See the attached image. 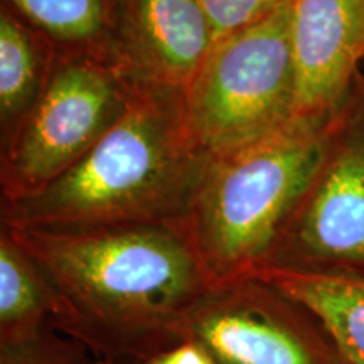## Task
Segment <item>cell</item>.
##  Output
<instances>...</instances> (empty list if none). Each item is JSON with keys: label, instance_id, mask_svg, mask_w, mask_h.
<instances>
[{"label": "cell", "instance_id": "cell-5", "mask_svg": "<svg viewBox=\"0 0 364 364\" xmlns=\"http://www.w3.org/2000/svg\"><path fill=\"white\" fill-rule=\"evenodd\" d=\"M136 86L113 63L58 53L38 102L0 139V203L38 193L78 164L129 110Z\"/></svg>", "mask_w": 364, "mask_h": 364}, {"label": "cell", "instance_id": "cell-1", "mask_svg": "<svg viewBox=\"0 0 364 364\" xmlns=\"http://www.w3.org/2000/svg\"><path fill=\"white\" fill-rule=\"evenodd\" d=\"M7 228L51 289L54 329L102 363L182 343L186 317L215 285L186 220Z\"/></svg>", "mask_w": 364, "mask_h": 364}, {"label": "cell", "instance_id": "cell-13", "mask_svg": "<svg viewBox=\"0 0 364 364\" xmlns=\"http://www.w3.org/2000/svg\"><path fill=\"white\" fill-rule=\"evenodd\" d=\"M54 299L31 255L0 225V343H16L53 327Z\"/></svg>", "mask_w": 364, "mask_h": 364}, {"label": "cell", "instance_id": "cell-10", "mask_svg": "<svg viewBox=\"0 0 364 364\" xmlns=\"http://www.w3.org/2000/svg\"><path fill=\"white\" fill-rule=\"evenodd\" d=\"M253 275L306 306L329 332L344 364H364V275L287 268Z\"/></svg>", "mask_w": 364, "mask_h": 364}, {"label": "cell", "instance_id": "cell-12", "mask_svg": "<svg viewBox=\"0 0 364 364\" xmlns=\"http://www.w3.org/2000/svg\"><path fill=\"white\" fill-rule=\"evenodd\" d=\"M120 0H2L43 34L58 53L112 61L113 27Z\"/></svg>", "mask_w": 364, "mask_h": 364}, {"label": "cell", "instance_id": "cell-2", "mask_svg": "<svg viewBox=\"0 0 364 364\" xmlns=\"http://www.w3.org/2000/svg\"><path fill=\"white\" fill-rule=\"evenodd\" d=\"M213 162L191 130L184 93L136 86L129 110L78 164L38 193L0 203V225L186 220Z\"/></svg>", "mask_w": 364, "mask_h": 364}, {"label": "cell", "instance_id": "cell-6", "mask_svg": "<svg viewBox=\"0 0 364 364\" xmlns=\"http://www.w3.org/2000/svg\"><path fill=\"white\" fill-rule=\"evenodd\" d=\"M265 268L364 275V76L332 118L324 157Z\"/></svg>", "mask_w": 364, "mask_h": 364}, {"label": "cell", "instance_id": "cell-16", "mask_svg": "<svg viewBox=\"0 0 364 364\" xmlns=\"http://www.w3.org/2000/svg\"><path fill=\"white\" fill-rule=\"evenodd\" d=\"M136 364H216V361L201 344L186 339L145 361H136Z\"/></svg>", "mask_w": 364, "mask_h": 364}, {"label": "cell", "instance_id": "cell-14", "mask_svg": "<svg viewBox=\"0 0 364 364\" xmlns=\"http://www.w3.org/2000/svg\"><path fill=\"white\" fill-rule=\"evenodd\" d=\"M0 364H105L83 344L54 327H46L31 338L0 343Z\"/></svg>", "mask_w": 364, "mask_h": 364}, {"label": "cell", "instance_id": "cell-9", "mask_svg": "<svg viewBox=\"0 0 364 364\" xmlns=\"http://www.w3.org/2000/svg\"><path fill=\"white\" fill-rule=\"evenodd\" d=\"M297 76L295 120L329 122L364 61V0H290Z\"/></svg>", "mask_w": 364, "mask_h": 364}, {"label": "cell", "instance_id": "cell-17", "mask_svg": "<svg viewBox=\"0 0 364 364\" xmlns=\"http://www.w3.org/2000/svg\"><path fill=\"white\" fill-rule=\"evenodd\" d=\"M105 364H136V361H120V363H105Z\"/></svg>", "mask_w": 364, "mask_h": 364}, {"label": "cell", "instance_id": "cell-15", "mask_svg": "<svg viewBox=\"0 0 364 364\" xmlns=\"http://www.w3.org/2000/svg\"><path fill=\"white\" fill-rule=\"evenodd\" d=\"M198 2L218 43L272 16L289 0H198Z\"/></svg>", "mask_w": 364, "mask_h": 364}, {"label": "cell", "instance_id": "cell-3", "mask_svg": "<svg viewBox=\"0 0 364 364\" xmlns=\"http://www.w3.org/2000/svg\"><path fill=\"white\" fill-rule=\"evenodd\" d=\"M332 118L295 120L262 142L215 159L186 218L215 285L265 265L324 157Z\"/></svg>", "mask_w": 364, "mask_h": 364}, {"label": "cell", "instance_id": "cell-8", "mask_svg": "<svg viewBox=\"0 0 364 364\" xmlns=\"http://www.w3.org/2000/svg\"><path fill=\"white\" fill-rule=\"evenodd\" d=\"M216 44L198 0H120L112 61L134 85L186 93Z\"/></svg>", "mask_w": 364, "mask_h": 364}, {"label": "cell", "instance_id": "cell-7", "mask_svg": "<svg viewBox=\"0 0 364 364\" xmlns=\"http://www.w3.org/2000/svg\"><path fill=\"white\" fill-rule=\"evenodd\" d=\"M182 338L216 364H344L306 306L255 275L213 285L186 317Z\"/></svg>", "mask_w": 364, "mask_h": 364}, {"label": "cell", "instance_id": "cell-4", "mask_svg": "<svg viewBox=\"0 0 364 364\" xmlns=\"http://www.w3.org/2000/svg\"><path fill=\"white\" fill-rule=\"evenodd\" d=\"M184 102L191 130L215 159L292 125L297 76L290 0L263 21L218 41Z\"/></svg>", "mask_w": 364, "mask_h": 364}, {"label": "cell", "instance_id": "cell-11", "mask_svg": "<svg viewBox=\"0 0 364 364\" xmlns=\"http://www.w3.org/2000/svg\"><path fill=\"white\" fill-rule=\"evenodd\" d=\"M56 48L0 4V139L34 107L51 75Z\"/></svg>", "mask_w": 364, "mask_h": 364}]
</instances>
